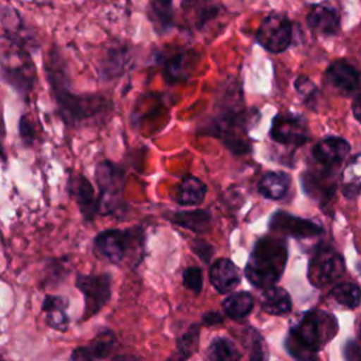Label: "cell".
Segmentation results:
<instances>
[{"instance_id":"cell-1","label":"cell","mask_w":361,"mask_h":361,"mask_svg":"<svg viewBox=\"0 0 361 361\" xmlns=\"http://www.w3.org/2000/svg\"><path fill=\"white\" fill-rule=\"evenodd\" d=\"M45 73L58 113L66 126H79L111 109V100L103 94L71 92L66 69L56 48L49 51Z\"/></svg>"},{"instance_id":"cell-2","label":"cell","mask_w":361,"mask_h":361,"mask_svg":"<svg viewBox=\"0 0 361 361\" xmlns=\"http://www.w3.org/2000/svg\"><path fill=\"white\" fill-rule=\"evenodd\" d=\"M336 317L322 310H310L290 329L285 347L298 361H314L317 351L337 333Z\"/></svg>"},{"instance_id":"cell-3","label":"cell","mask_w":361,"mask_h":361,"mask_svg":"<svg viewBox=\"0 0 361 361\" xmlns=\"http://www.w3.org/2000/svg\"><path fill=\"white\" fill-rule=\"evenodd\" d=\"M285 264V243L278 238L265 237L257 241L245 267V276L254 286L267 289L278 282Z\"/></svg>"},{"instance_id":"cell-4","label":"cell","mask_w":361,"mask_h":361,"mask_svg":"<svg viewBox=\"0 0 361 361\" xmlns=\"http://www.w3.org/2000/svg\"><path fill=\"white\" fill-rule=\"evenodd\" d=\"M0 68L4 80L18 93L28 96L37 80L28 47L6 34L0 35Z\"/></svg>"},{"instance_id":"cell-5","label":"cell","mask_w":361,"mask_h":361,"mask_svg":"<svg viewBox=\"0 0 361 361\" xmlns=\"http://www.w3.org/2000/svg\"><path fill=\"white\" fill-rule=\"evenodd\" d=\"M141 241V231L134 230H118V228H109L100 231L93 241L94 251L99 257L107 259L111 264H120L128 250L131 248L133 243Z\"/></svg>"},{"instance_id":"cell-6","label":"cell","mask_w":361,"mask_h":361,"mask_svg":"<svg viewBox=\"0 0 361 361\" xmlns=\"http://www.w3.org/2000/svg\"><path fill=\"white\" fill-rule=\"evenodd\" d=\"M96 182L100 192V212L117 210L124 185V171L110 161H102L96 166Z\"/></svg>"},{"instance_id":"cell-7","label":"cell","mask_w":361,"mask_h":361,"mask_svg":"<svg viewBox=\"0 0 361 361\" xmlns=\"http://www.w3.org/2000/svg\"><path fill=\"white\" fill-rule=\"evenodd\" d=\"M76 288L85 298V312L82 320H87L107 305L111 296V276L109 274L78 275Z\"/></svg>"},{"instance_id":"cell-8","label":"cell","mask_w":361,"mask_h":361,"mask_svg":"<svg viewBox=\"0 0 361 361\" xmlns=\"http://www.w3.org/2000/svg\"><path fill=\"white\" fill-rule=\"evenodd\" d=\"M293 28L289 18L282 14H269L262 20L257 31V41L272 54L285 51L292 42Z\"/></svg>"},{"instance_id":"cell-9","label":"cell","mask_w":361,"mask_h":361,"mask_svg":"<svg viewBox=\"0 0 361 361\" xmlns=\"http://www.w3.org/2000/svg\"><path fill=\"white\" fill-rule=\"evenodd\" d=\"M343 257L330 248H322L310 259L307 276L312 285H314L316 288H324L337 281L343 275Z\"/></svg>"},{"instance_id":"cell-10","label":"cell","mask_w":361,"mask_h":361,"mask_svg":"<svg viewBox=\"0 0 361 361\" xmlns=\"http://www.w3.org/2000/svg\"><path fill=\"white\" fill-rule=\"evenodd\" d=\"M271 138L285 145H302L307 141L306 121L296 116L278 114L271 126Z\"/></svg>"},{"instance_id":"cell-11","label":"cell","mask_w":361,"mask_h":361,"mask_svg":"<svg viewBox=\"0 0 361 361\" xmlns=\"http://www.w3.org/2000/svg\"><path fill=\"white\" fill-rule=\"evenodd\" d=\"M183 25L190 30H202L220 13L216 0H180Z\"/></svg>"},{"instance_id":"cell-12","label":"cell","mask_w":361,"mask_h":361,"mask_svg":"<svg viewBox=\"0 0 361 361\" xmlns=\"http://www.w3.org/2000/svg\"><path fill=\"white\" fill-rule=\"evenodd\" d=\"M269 227L274 231L292 237H313L322 233V227L317 223L283 212H276L272 214Z\"/></svg>"},{"instance_id":"cell-13","label":"cell","mask_w":361,"mask_h":361,"mask_svg":"<svg viewBox=\"0 0 361 361\" xmlns=\"http://www.w3.org/2000/svg\"><path fill=\"white\" fill-rule=\"evenodd\" d=\"M157 63L162 69V75L168 83L185 80L189 73L186 71L188 51L182 48H168L157 54Z\"/></svg>"},{"instance_id":"cell-14","label":"cell","mask_w":361,"mask_h":361,"mask_svg":"<svg viewBox=\"0 0 361 361\" xmlns=\"http://www.w3.org/2000/svg\"><path fill=\"white\" fill-rule=\"evenodd\" d=\"M71 193L75 197L83 217L92 221L100 212V200L96 196L93 185L82 175H76L71 180Z\"/></svg>"},{"instance_id":"cell-15","label":"cell","mask_w":361,"mask_h":361,"mask_svg":"<svg viewBox=\"0 0 361 361\" xmlns=\"http://www.w3.org/2000/svg\"><path fill=\"white\" fill-rule=\"evenodd\" d=\"M326 79L338 92L350 94L360 86V72L344 61H334L326 69Z\"/></svg>"},{"instance_id":"cell-16","label":"cell","mask_w":361,"mask_h":361,"mask_svg":"<svg viewBox=\"0 0 361 361\" xmlns=\"http://www.w3.org/2000/svg\"><path fill=\"white\" fill-rule=\"evenodd\" d=\"M130 65V49L127 45L107 48L99 63V73L103 80H113L121 76Z\"/></svg>"},{"instance_id":"cell-17","label":"cell","mask_w":361,"mask_h":361,"mask_svg":"<svg viewBox=\"0 0 361 361\" xmlns=\"http://www.w3.org/2000/svg\"><path fill=\"white\" fill-rule=\"evenodd\" d=\"M350 152V144L340 137H327L313 148L314 159L326 166L338 165Z\"/></svg>"},{"instance_id":"cell-18","label":"cell","mask_w":361,"mask_h":361,"mask_svg":"<svg viewBox=\"0 0 361 361\" xmlns=\"http://www.w3.org/2000/svg\"><path fill=\"white\" fill-rule=\"evenodd\" d=\"M210 282L220 293H227L240 283V271L233 261L220 258L214 261L209 271Z\"/></svg>"},{"instance_id":"cell-19","label":"cell","mask_w":361,"mask_h":361,"mask_svg":"<svg viewBox=\"0 0 361 361\" xmlns=\"http://www.w3.org/2000/svg\"><path fill=\"white\" fill-rule=\"evenodd\" d=\"M309 27L319 35H336L340 31V17L336 10L317 4L307 14Z\"/></svg>"},{"instance_id":"cell-20","label":"cell","mask_w":361,"mask_h":361,"mask_svg":"<svg viewBox=\"0 0 361 361\" xmlns=\"http://www.w3.org/2000/svg\"><path fill=\"white\" fill-rule=\"evenodd\" d=\"M148 17L154 30L161 35L175 27V4L173 0H151L148 6Z\"/></svg>"},{"instance_id":"cell-21","label":"cell","mask_w":361,"mask_h":361,"mask_svg":"<svg viewBox=\"0 0 361 361\" xmlns=\"http://www.w3.org/2000/svg\"><path fill=\"white\" fill-rule=\"evenodd\" d=\"M169 220L193 233H206L212 226V213L206 209L179 210L169 216Z\"/></svg>"},{"instance_id":"cell-22","label":"cell","mask_w":361,"mask_h":361,"mask_svg":"<svg viewBox=\"0 0 361 361\" xmlns=\"http://www.w3.org/2000/svg\"><path fill=\"white\" fill-rule=\"evenodd\" d=\"M206 185L196 176L186 175L178 186L176 202L182 206H197L206 196Z\"/></svg>"},{"instance_id":"cell-23","label":"cell","mask_w":361,"mask_h":361,"mask_svg":"<svg viewBox=\"0 0 361 361\" xmlns=\"http://www.w3.org/2000/svg\"><path fill=\"white\" fill-rule=\"evenodd\" d=\"M290 186V176L285 172H268L265 173L258 185V189L264 197L282 199Z\"/></svg>"},{"instance_id":"cell-24","label":"cell","mask_w":361,"mask_h":361,"mask_svg":"<svg viewBox=\"0 0 361 361\" xmlns=\"http://www.w3.org/2000/svg\"><path fill=\"white\" fill-rule=\"evenodd\" d=\"M199 336L200 330L197 324H190L186 331L176 337L175 351L168 357L166 361H186L189 360L199 347Z\"/></svg>"},{"instance_id":"cell-25","label":"cell","mask_w":361,"mask_h":361,"mask_svg":"<svg viewBox=\"0 0 361 361\" xmlns=\"http://www.w3.org/2000/svg\"><path fill=\"white\" fill-rule=\"evenodd\" d=\"M261 306L262 309L269 314H285L290 310L292 302L288 295V292L283 288H267L261 298Z\"/></svg>"},{"instance_id":"cell-26","label":"cell","mask_w":361,"mask_h":361,"mask_svg":"<svg viewBox=\"0 0 361 361\" xmlns=\"http://www.w3.org/2000/svg\"><path fill=\"white\" fill-rule=\"evenodd\" d=\"M254 305V299L248 292H235L223 300V310L231 319L245 317Z\"/></svg>"},{"instance_id":"cell-27","label":"cell","mask_w":361,"mask_h":361,"mask_svg":"<svg viewBox=\"0 0 361 361\" xmlns=\"http://www.w3.org/2000/svg\"><path fill=\"white\" fill-rule=\"evenodd\" d=\"M207 360L209 361H240V351L235 344L224 337L214 338L207 347Z\"/></svg>"},{"instance_id":"cell-28","label":"cell","mask_w":361,"mask_h":361,"mask_svg":"<svg viewBox=\"0 0 361 361\" xmlns=\"http://www.w3.org/2000/svg\"><path fill=\"white\" fill-rule=\"evenodd\" d=\"M116 334L111 330H103L94 336L93 340L89 341L87 345H83L85 350L96 360L109 357L116 347Z\"/></svg>"},{"instance_id":"cell-29","label":"cell","mask_w":361,"mask_h":361,"mask_svg":"<svg viewBox=\"0 0 361 361\" xmlns=\"http://www.w3.org/2000/svg\"><path fill=\"white\" fill-rule=\"evenodd\" d=\"M330 296L341 306H345L350 309L357 307L361 302V290L355 283H351V282L336 285L331 289Z\"/></svg>"},{"instance_id":"cell-30","label":"cell","mask_w":361,"mask_h":361,"mask_svg":"<svg viewBox=\"0 0 361 361\" xmlns=\"http://www.w3.org/2000/svg\"><path fill=\"white\" fill-rule=\"evenodd\" d=\"M361 190V155L347 166L344 172V195L347 197H355Z\"/></svg>"},{"instance_id":"cell-31","label":"cell","mask_w":361,"mask_h":361,"mask_svg":"<svg viewBox=\"0 0 361 361\" xmlns=\"http://www.w3.org/2000/svg\"><path fill=\"white\" fill-rule=\"evenodd\" d=\"M182 282L183 286L189 290H192L193 293H200L202 286H203V274L202 269L199 267H188L183 271L182 275Z\"/></svg>"},{"instance_id":"cell-32","label":"cell","mask_w":361,"mask_h":361,"mask_svg":"<svg viewBox=\"0 0 361 361\" xmlns=\"http://www.w3.org/2000/svg\"><path fill=\"white\" fill-rule=\"evenodd\" d=\"M45 319H47V324L55 330L59 331H65L68 329V316L65 313V310H52V312H47L45 313Z\"/></svg>"},{"instance_id":"cell-33","label":"cell","mask_w":361,"mask_h":361,"mask_svg":"<svg viewBox=\"0 0 361 361\" xmlns=\"http://www.w3.org/2000/svg\"><path fill=\"white\" fill-rule=\"evenodd\" d=\"M69 302L65 296L61 295H45L42 300V312H52V310H66Z\"/></svg>"},{"instance_id":"cell-34","label":"cell","mask_w":361,"mask_h":361,"mask_svg":"<svg viewBox=\"0 0 361 361\" xmlns=\"http://www.w3.org/2000/svg\"><path fill=\"white\" fill-rule=\"evenodd\" d=\"M18 131H20V137L24 141L25 145H31L32 141L35 140V127L32 124V121L30 120V117L23 116L20 118L18 123Z\"/></svg>"},{"instance_id":"cell-35","label":"cell","mask_w":361,"mask_h":361,"mask_svg":"<svg viewBox=\"0 0 361 361\" xmlns=\"http://www.w3.org/2000/svg\"><path fill=\"white\" fill-rule=\"evenodd\" d=\"M295 89L303 99H309L310 96H314L317 93V87L307 76H298V79L295 80Z\"/></svg>"},{"instance_id":"cell-36","label":"cell","mask_w":361,"mask_h":361,"mask_svg":"<svg viewBox=\"0 0 361 361\" xmlns=\"http://www.w3.org/2000/svg\"><path fill=\"white\" fill-rule=\"evenodd\" d=\"M250 361H268V350L261 336H255L252 340Z\"/></svg>"},{"instance_id":"cell-37","label":"cell","mask_w":361,"mask_h":361,"mask_svg":"<svg viewBox=\"0 0 361 361\" xmlns=\"http://www.w3.org/2000/svg\"><path fill=\"white\" fill-rule=\"evenodd\" d=\"M192 250L204 264H209V261L213 255V247L209 243H206L203 240H195L192 243Z\"/></svg>"},{"instance_id":"cell-38","label":"cell","mask_w":361,"mask_h":361,"mask_svg":"<svg viewBox=\"0 0 361 361\" xmlns=\"http://www.w3.org/2000/svg\"><path fill=\"white\" fill-rule=\"evenodd\" d=\"M344 357L347 361H361V347L355 341H347L344 345Z\"/></svg>"},{"instance_id":"cell-39","label":"cell","mask_w":361,"mask_h":361,"mask_svg":"<svg viewBox=\"0 0 361 361\" xmlns=\"http://www.w3.org/2000/svg\"><path fill=\"white\" fill-rule=\"evenodd\" d=\"M202 322L203 324L206 326H214V324H220L223 322V316L216 312V310H210V312H206L202 317Z\"/></svg>"},{"instance_id":"cell-40","label":"cell","mask_w":361,"mask_h":361,"mask_svg":"<svg viewBox=\"0 0 361 361\" xmlns=\"http://www.w3.org/2000/svg\"><path fill=\"white\" fill-rule=\"evenodd\" d=\"M71 361H100L89 355V353L85 350V347H78L71 354Z\"/></svg>"},{"instance_id":"cell-41","label":"cell","mask_w":361,"mask_h":361,"mask_svg":"<svg viewBox=\"0 0 361 361\" xmlns=\"http://www.w3.org/2000/svg\"><path fill=\"white\" fill-rule=\"evenodd\" d=\"M353 114L361 123V94L357 96L353 102Z\"/></svg>"},{"instance_id":"cell-42","label":"cell","mask_w":361,"mask_h":361,"mask_svg":"<svg viewBox=\"0 0 361 361\" xmlns=\"http://www.w3.org/2000/svg\"><path fill=\"white\" fill-rule=\"evenodd\" d=\"M114 361H142V360L135 355H118L114 358Z\"/></svg>"},{"instance_id":"cell-43","label":"cell","mask_w":361,"mask_h":361,"mask_svg":"<svg viewBox=\"0 0 361 361\" xmlns=\"http://www.w3.org/2000/svg\"><path fill=\"white\" fill-rule=\"evenodd\" d=\"M358 336H360V338H361V324H360V330H358Z\"/></svg>"},{"instance_id":"cell-44","label":"cell","mask_w":361,"mask_h":361,"mask_svg":"<svg viewBox=\"0 0 361 361\" xmlns=\"http://www.w3.org/2000/svg\"><path fill=\"white\" fill-rule=\"evenodd\" d=\"M0 361H6V360H4V358L0 355Z\"/></svg>"}]
</instances>
